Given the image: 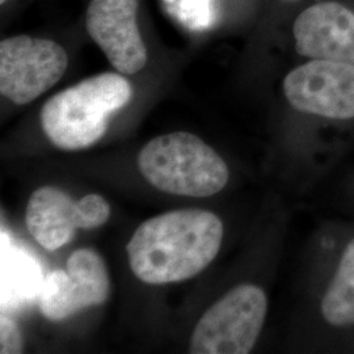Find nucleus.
<instances>
[{"instance_id":"f257e3e1","label":"nucleus","mask_w":354,"mask_h":354,"mask_svg":"<svg viewBox=\"0 0 354 354\" xmlns=\"http://www.w3.org/2000/svg\"><path fill=\"white\" fill-rule=\"evenodd\" d=\"M223 241V223L201 209L174 210L152 216L127 244L129 264L149 285L189 279L212 264Z\"/></svg>"},{"instance_id":"f8f14e48","label":"nucleus","mask_w":354,"mask_h":354,"mask_svg":"<svg viewBox=\"0 0 354 354\" xmlns=\"http://www.w3.org/2000/svg\"><path fill=\"white\" fill-rule=\"evenodd\" d=\"M23 348V337L15 322L10 317H0V353L19 354Z\"/></svg>"},{"instance_id":"4468645a","label":"nucleus","mask_w":354,"mask_h":354,"mask_svg":"<svg viewBox=\"0 0 354 354\" xmlns=\"http://www.w3.org/2000/svg\"><path fill=\"white\" fill-rule=\"evenodd\" d=\"M285 1H294V0H285Z\"/></svg>"},{"instance_id":"20e7f679","label":"nucleus","mask_w":354,"mask_h":354,"mask_svg":"<svg viewBox=\"0 0 354 354\" xmlns=\"http://www.w3.org/2000/svg\"><path fill=\"white\" fill-rule=\"evenodd\" d=\"M266 311V292L259 286L244 283L234 288L196 324L190 353H250L264 326Z\"/></svg>"},{"instance_id":"0eeeda50","label":"nucleus","mask_w":354,"mask_h":354,"mask_svg":"<svg viewBox=\"0 0 354 354\" xmlns=\"http://www.w3.org/2000/svg\"><path fill=\"white\" fill-rule=\"evenodd\" d=\"M109 291V273L102 256L93 250L80 248L68 257L66 270H53L44 279L38 306L46 319L59 322L87 307L104 304Z\"/></svg>"},{"instance_id":"9b49d317","label":"nucleus","mask_w":354,"mask_h":354,"mask_svg":"<svg viewBox=\"0 0 354 354\" xmlns=\"http://www.w3.org/2000/svg\"><path fill=\"white\" fill-rule=\"evenodd\" d=\"M322 314L329 324H354V239L348 244L342 261L322 301Z\"/></svg>"},{"instance_id":"9d476101","label":"nucleus","mask_w":354,"mask_h":354,"mask_svg":"<svg viewBox=\"0 0 354 354\" xmlns=\"http://www.w3.org/2000/svg\"><path fill=\"white\" fill-rule=\"evenodd\" d=\"M292 35L302 57L354 64V12L337 1L306 8L295 19Z\"/></svg>"},{"instance_id":"39448f33","label":"nucleus","mask_w":354,"mask_h":354,"mask_svg":"<svg viewBox=\"0 0 354 354\" xmlns=\"http://www.w3.org/2000/svg\"><path fill=\"white\" fill-rule=\"evenodd\" d=\"M68 66V55L53 39L20 35L0 42V92L26 105L54 87Z\"/></svg>"},{"instance_id":"7ed1b4c3","label":"nucleus","mask_w":354,"mask_h":354,"mask_svg":"<svg viewBox=\"0 0 354 354\" xmlns=\"http://www.w3.org/2000/svg\"><path fill=\"white\" fill-rule=\"evenodd\" d=\"M143 177L169 194L209 197L228 181V168L213 147L200 137L177 131L156 137L138 155Z\"/></svg>"},{"instance_id":"1a4fd4ad","label":"nucleus","mask_w":354,"mask_h":354,"mask_svg":"<svg viewBox=\"0 0 354 354\" xmlns=\"http://www.w3.org/2000/svg\"><path fill=\"white\" fill-rule=\"evenodd\" d=\"M140 0H91L86 26L114 68L138 74L147 64V49L138 26Z\"/></svg>"},{"instance_id":"423d86ee","label":"nucleus","mask_w":354,"mask_h":354,"mask_svg":"<svg viewBox=\"0 0 354 354\" xmlns=\"http://www.w3.org/2000/svg\"><path fill=\"white\" fill-rule=\"evenodd\" d=\"M111 216V206L100 194H87L75 201L64 190L42 187L26 205V223L38 244L57 251L74 239L76 230L100 227Z\"/></svg>"},{"instance_id":"ddd939ff","label":"nucleus","mask_w":354,"mask_h":354,"mask_svg":"<svg viewBox=\"0 0 354 354\" xmlns=\"http://www.w3.org/2000/svg\"><path fill=\"white\" fill-rule=\"evenodd\" d=\"M7 0H0V4H4Z\"/></svg>"},{"instance_id":"f03ea898","label":"nucleus","mask_w":354,"mask_h":354,"mask_svg":"<svg viewBox=\"0 0 354 354\" xmlns=\"http://www.w3.org/2000/svg\"><path fill=\"white\" fill-rule=\"evenodd\" d=\"M133 97V87L121 74L91 76L51 96L41 109L39 120L51 143L66 151L91 147L102 140L111 115Z\"/></svg>"},{"instance_id":"6e6552de","label":"nucleus","mask_w":354,"mask_h":354,"mask_svg":"<svg viewBox=\"0 0 354 354\" xmlns=\"http://www.w3.org/2000/svg\"><path fill=\"white\" fill-rule=\"evenodd\" d=\"M283 92L299 112L351 120L354 118V64L311 59L286 75Z\"/></svg>"}]
</instances>
